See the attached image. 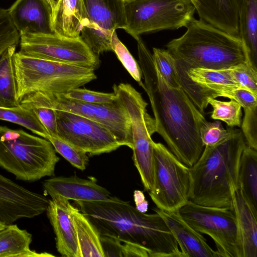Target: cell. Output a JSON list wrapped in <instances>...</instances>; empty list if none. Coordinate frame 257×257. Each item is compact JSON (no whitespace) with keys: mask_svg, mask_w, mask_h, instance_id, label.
I'll list each match as a JSON object with an SVG mask.
<instances>
[{"mask_svg":"<svg viewBox=\"0 0 257 257\" xmlns=\"http://www.w3.org/2000/svg\"><path fill=\"white\" fill-rule=\"evenodd\" d=\"M134 39L144 78L142 87L150 100L156 133L176 157L191 167L203 150L199 128L206 119L182 88H172L166 83L140 36Z\"/></svg>","mask_w":257,"mask_h":257,"instance_id":"1","label":"cell"},{"mask_svg":"<svg viewBox=\"0 0 257 257\" xmlns=\"http://www.w3.org/2000/svg\"><path fill=\"white\" fill-rule=\"evenodd\" d=\"M75 204L101 235L138 244L149 257H183L174 235L157 212L147 214L113 196Z\"/></svg>","mask_w":257,"mask_h":257,"instance_id":"2","label":"cell"},{"mask_svg":"<svg viewBox=\"0 0 257 257\" xmlns=\"http://www.w3.org/2000/svg\"><path fill=\"white\" fill-rule=\"evenodd\" d=\"M246 142L241 130L231 127L229 137L205 146L191 167L189 200L205 206L233 210L232 197L238 188L240 160Z\"/></svg>","mask_w":257,"mask_h":257,"instance_id":"3","label":"cell"},{"mask_svg":"<svg viewBox=\"0 0 257 257\" xmlns=\"http://www.w3.org/2000/svg\"><path fill=\"white\" fill-rule=\"evenodd\" d=\"M186 28L182 36L166 45L167 50L181 66L219 70L249 63L239 37L195 18Z\"/></svg>","mask_w":257,"mask_h":257,"instance_id":"4","label":"cell"},{"mask_svg":"<svg viewBox=\"0 0 257 257\" xmlns=\"http://www.w3.org/2000/svg\"><path fill=\"white\" fill-rule=\"evenodd\" d=\"M17 99L42 92L64 95L96 79L94 69L32 57L19 51L14 55Z\"/></svg>","mask_w":257,"mask_h":257,"instance_id":"5","label":"cell"},{"mask_svg":"<svg viewBox=\"0 0 257 257\" xmlns=\"http://www.w3.org/2000/svg\"><path fill=\"white\" fill-rule=\"evenodd\" d=\"M59 160L48 140L0 126V167L17 179L32 182L53 176Z\"/></svg>","mask_w":257,"mask_h":257,"instance_id":"6","label":"cell"},{"mask_svg":"<svg viewBox=\"0 0 257 257\" xmlns=\"http://www.w3.org/2000/svg\"><path fill=\"white\" fill-rule=\"evenodd\" d=\"M116 98L130 117L133 137V159L145 189L154 188V153L152 136L156 133L154 118L148 113V103L132 85L121 83L112 87Z\"/></svg>","mask_w":257,"mask_h":257,"instance_id":"7","label":"cell"},{"mask_svg":"<svg viewBox=\"0 0 257 257\" xmlns=\"http://www.w3.org/2000/svg\"><path fill=\"white\" fill-rule=\"evenodd\" d=\"M124 30L134 38L144 34L186 27L195 18L190 0H126Z\"/></svg>","mask_w":257,"mask_h":257,"instance_id":"8","label":"cell"},{"mask_svg":"<svg viewBox=\"0 0 257 257\" xmlns=\"http://www.w3.org/2000/svg\"><path fill=\"white\" fill-rule=\"evenodd\" d=\"M153 153L154 184L149 195L158 208L177 211L189 200V167L160 143L154 142Z\"/></svg>","mask_w":257,"mask_h":257,"instance_id":"9","label":"cell"},{"mask_svg":"<svg viewBox=\"0 0 257 257\" xmlns=\"http://www.w3.org/2000/svg\"><path fill=\"white\" fill-rule=\"evenodd\" d=\"M177 211L194 229L213 240L217 257H242L237 220L232 210L200 205L189 200Z\"/></svg>","mask_w":257,"mask_h":257,"instance_id":"10","label":"cell"},{"mask_svg":"<svg viewBox=\"0 0 257 257\" xmlns=\"http://www.w3.org/2000/svg\"><path fill=\"white\" fill-rule=\"evenodd\" d=\"M20 52L32 57L86 67L96 70L100 61L82 40L56 34L20 35Z\"/></svg>","mask_w":257,"mask_h":257,"instance_id":"11","label":"cell"},{"mask_svg":"<svg viewBox=\"0 0 257 257\" xmlns=\"http://www.w3.org/2000/svg\"><path fill=\"white\" fill-rule=\"evenodd\" d=\"M85 18L80 37L91 50L98 56L112 51V33L124 30L126 19L123 0H83Z\"/></svg>","mask_w":257,"mask_h":257,"instance_id":"12","label":"cell"},{"mask_svg":"<svg viewBox=\"0 0 257 257\" xmlns=\"http://www.w3.org/2000/svg\"><path fill=\"white\" fill-rule=\"evenodd\" d=\"M55 109L57 136L89 155L110 153L121 146L101 124L70 112Z\"/></svg>","mask_w":257,"mask_h":257,"instance_id":"13","label":"cell"},{"mask_svg":"<svg viewBox=\"0 0 257 257\" xmlns=\"http://www.w3.org/2000/svg\"><path fill=\"white\" fill-rule=\"evenodd\" d=\"M175 66L181 87L203 114L208 105L209 98H230L233 90L243 88L232 78L230 68L219 70L188 68L181 66L175 60Z\"/></svg>","mask_w":257,"mask_h":257,"instance_id":"14","label":"cell"},{"mask_svg":"<svg viewBox=\"0 0 257 257\" xmlns=\"http://www.w3.org/2000/svg\"><path fill=\"white\" fill-rule=\"evenodd\" d=\"M54 108L70 112L93 120L106 127L121 146L132 149L133 137L128 113L116 98L110 103H88L64 95L47 93Z\"/></svg>","mask_w":257,"mask_h":257,"instance_id":"15","label":"cell"},{"mask_svg":"<svg viewBox=\"0 0 257 257\" xmlns=\"http://www.w3.org/2000/svg\"><path fill=\"white\" fill-rule=\"evenodd\" d=\"M49 199L0 174V221L6 225L46 211Z\"/></svg>","mask_w":257,"mask_h":257,"instance_id":"16","label":"cell"},{"mask_svg":"<svg viewBox=\"0 0 257 257\" xmlns=\"http://www.w3.org/2000/svg\"><path fill=\"white\" fill-rule=\"evenodd\" d=\"M43 188L52 199L96 201L105 200L112 196L109 191L94 180L76 176L51 177L43 182Z\"/></svg>","mask_w":257,"mask_h":257,"instance_id":"17","label":"cell"},{"mask_svg":"<svg viewBox=\"0 0 257 257\" xmlns=\"http://www.w3.org/2000/svg\"><path fill=\"white\" fill-rule=\"evenodd\" d=\"M8 10L20 35L55 34L52 10L46 0H17Z\"/></svg>","mask_w":257,"mask_h":257,"instance_id":"18","label":"cell"},{"mask_svg":"<svg viewBox=\"0 0 257 257\" xmlns=\"http://www.w3.org/2000/svg\"><path fill=\"white\" fill-rule=\"evenodd\" d=\"M70 203L65 199H49L46 211L55 234L58 252L64 256L81 257Z\"/></svg>","mask_w":257,"mask_h":257,"instance_id":"19","label":"cell"},{"mask_svg":"<svg viewBox=\"0 0 257 257\" xmlns=\"http://www.w3.org/2000/svg\"><path fill=\"white\" fill-rule=\"evenodd\" d=\"M163 218L174 235L183 257H217L201 233L191 227L177 211L154 208Z\"/></svg>","mask_w":257,"mask_h":257,"instance_id":"20","label":"cell"},{"mask_svg":"<svg viewBox=\"0 0 257 257\" xmlns=\"http://www.w3.org/2000/svg\"><path fill=\"white\" fill-rule=\"evenodd\" d=\"M199 20L239 37L238 20L243 0H190Z\"/></svg>","mask_w":257,"mask_h":257,"instance_id":"21","label":"cell"},{"mask_svg":"<svg viewBox=\"0 0 257 257\" xmlns=\"http://www.w3.org/2000/svg\"><path fill=\"white\" fill-rule=\"evenodd\" d=\"M241 245L242 257H257V219L242 197L239 188L233 195Z\"/></svg>","mask_w":257,"mask_h":257,"instance_id":"22","label":"cell"},{"mask_svg":"<svg viewBox=\"0 0 257 257\" xmlns=\"http://www.w3.org/2000/svg\"><path fill=\"white\" fill-rule=\"evenodd\" d=\"M52 16L55 34L69 38L80 37L85 18L83 0H59Z\"/></svg>","mask_w":257,"mask_h":257,"instance_id":"23","label":"cell"},{"mask_svg":"<svg viewBox=\"0 0 257 257\" xmlns=\"http://www.w3.org/2000/svg\"><path fill=\"white\" fill-rule=\"evenodd\" d=\"M32 235L16 224H9L0 230V257H47L54 255L48 252L31 250Z\"/></svg>","mask_w":257,"mask_h":257,"instance_id":"24","label":"cell"},{"mask_svg":"<svg viewBox=\"0 0 257 257\" xmlns=\"http://www.w3.org/2000/svg\"><path fill=\"white\" fill-rule=\"evenodd\" d=\"M238 185L245 201L257 217V150L246 144L240 160Z\"/></svg>","mask_w":257,"mask_h":257,"instance_id":"25","label":"cell"},{"mask_svg":"<svg viewBox=\"0 0 257 257\" xmlns=\"http://www.w3.org/2000/svg\"><path fill=\"white\" fill-rule=\"evenodd\" d=\"M238 33L249 63L257 70V0H243L239 13Z\"/></svg>","mask_w":257,"mask_h":257,"instance_id":"26","label":"cell"},{"mask_svg":"<svg viewBox=\"0 0 257 257\" xmlns=\"http://www.w3.org/2000/svg\"><path fill=\"white\" fill-rule=\"evenodd\" d=\"M76 229L81 257H104L100 234L89 219L75 206L69 204Z\"/></svg>","mask_w":257,"mask_h":257,"instance_id":"27","label":"cell"},{"mask_svg":"<svg viewBox=\"0 0 257 257\" xmlns=\"http://www.w3.org/2000/svg\"><path fill=\"white\" fill-rule=\"evenodd\" d=\"M17 45L10 47L0 56V106L14 107L20 103L17 98L16 80L14 55Z\"/></svg>","mask_w":257,"mask_h":257,"instance_id":"28","label":"cell"},{"mask_svg":"<svg viewBox=\"0 0 257 257\" xmlns=\"http://www.w3.org/2000/svg\"><path fill=\"white\" fill-rule=\"evenodd\" d=\"M19 102L33 110L50 136H57L56 113L47 93H30L23 96Z\"/></svg>","mask_w":257,"mask_h":257,"instance_id":"29","label":"cell"},{"mask_svg":"<svg viewBox=\"0 0 257 257\" xmlns=\"http://www.w3.org/2000/svg\"><path fill=\"white\" fill-rule=\"evenodd\" d=\"M0 119L24 126L45 139L49 136L35 113L24 104L14 107L0 106Z\"/></svg>","mask_w":257,"mask_h":257,"instance_id":"30","label":"cell"},{"mask_svg":"<svg viewBox=\"0 0 257 257\" xmlns=\"http://www.w3.org/2000/svg\"><path fill=\"white\" fill-rule=\"evenodd\" d=\"M207 102L213 108L212 119L223 121L229 127L240 126L242 107L239 103L233 99L224 101L212 98H209Z\"/></svg>","mask_w":257,"mask_h":257,"instance_id":"31","label":"cell"},{"mask_svg":"<svg viewBox=\"0 0 257 257\" xmlns=\"http://www.w3.org/2000/svg\"><path fill=\"white\" fill-rule=\"evenodd\" d=\"M152 55L156 66L166 83L172 88H181L173 55L167 49L157 48H153Z\"/></svg>","mask_w":257,"mask_h":257,"instance_id":"32","label":"cell"},{"mask_svg":"<svg viewBox=\"0 0 257 257\" xmlns=\"http://www.w3.org/2000/svg\"><path fill=\"white\" fill-rule=\"evenodd\" d=\"M59 153L73 167L80 170L86 169L88 163L87 153L78 149L58 136H49L47 139Z\"/></svg>","mask_w":257,"mask_h":257,"instance_id":"33","label":"cell"},{"mask_svg":"<svg viewBox=\"0 0 257 257\" xmlns=\"http://www.w3.org/2000/svg\"><path fill=\"white\" fill-rule=\"evenodd\" d=\"M111 47L112 51L115 53L125 69L142 87L143 85L142 80L143 76L139 64L119 39L115 31H114L112 34Z\"/></svg>","mask_w":257,"mask_h":257,"instance_id":"34","label":"cell"},{"mask_svg":"<svg viewBox=\"0 0 257 257\" xmlns=\"http://www.w3.org/2000/svg\"><path fill=\"white\" fill-rule=\"evenodd\" d=\"M20 35L13 24L8 10L0 8V56L11 46L19 44Z\"/></svg>","mask_w":257,"mask_h":257,"instance_id":"35","label":"cell"},{"mask_svg":"<svg viewBox=\"0 0 257 257\" xmlns=\"http://www.w3.org/2000/svg\"><path fill=\"white\" fill-rule=\"evenodd\" d=\"M200 138L204 146H211L227 139L231 133V127L225 129L219 121L209 122L205 120L199 128Z\"/></svg>","mask_w":257,"mask_h":257,"instance_id":"36","label":"cell"},{"mask_svg":"<svg viewBox=\"0 0 257 257\" xmlns=\"http://www.w3.org/2000/svg\"><path fill=\"white\" fill-rule=\"evenodd\" d=\"M232 78L243 88L257 95V70L247 62L230 68Z\"/></svg>","mask_w":257,"mask_h":257,"instance_id":"37","label":"cell"},{"mask_svg":"<svg viewBox=\"0 0 257 257\" xmlns=\"http://www.w3.org/2000/svg\"><path fill=\"white\" fill-rule=\"evenodd\" d=\"M66 97L88 103H110L116 99L115 94L92 91L79 87L74 88L64 95Z\"/></svg>","mask_w":257,"mask_h":257,"instance_id":"38","label":"cell"},{"mask_svg":"<svg viewBox=\"0 0 257 257\" xmlns=\"http://www.w3.org/2000/svg\"><path fill=\"white\" fill-rule=\"evenodd\" d=\"M244 117L241 123V131L246 144L257 150V105L243 109Z\"/></svg>","mask_w":257,"mask_h":257,"instance_id":"39","label":"cell"},{"mask_svg":"<svg viewBox=\"0 0 257 257\" xmlns=\"http://www.w3.org/2000/svg\"><path fill=\"white\" fill-rule=\"evenodd\" d=\"M230 99L235 100L240 104L243 109L257 105V95L246 89H234L231 94Z\"/></svg>","mask_w":257,"mask_h":257,"instance_id":"40","label":"cell"},{"mask_svg":"<svg viewBox=\"0 0 257 257\" xmlns=\"http://www.w3.org/2000/svg\"><path fill=\"white\" fill-rule=\"evenodd\" d=\"M119 256L149 257V254L145 248L138 244L128 241L120 240Z\"/></svg>","mask_w":257,"mask_h":257,"instance_id":"41","label":"cell"},{"mask_svg":"<svg viewBox=\"0 0 257 257\" xmlns=\"http://www.w3.org/2000/svg\"><path fill=\"white\" fill-rule=\"evenodd\" d=\"M134 196L137 204L136 207L141 211L146 213L148 210V202L146 200L143 193L140 191H136Z\"/></svg>","mask_w":257,"mask_h":257,"instance_id":"42","label":"cell"},{"mask_svg":"<svg viewBox=\"0 0 257 257\" xmlns=\"http://www.w3.org/2000/svg\"><path fill=\"white\" fill-rule=\"evenodd\" d=\"M49 6H50L51 10H52V15L53 12L55 11L56 9L57 6L58 5V3L59 1V0H46Z\"/></svg>","mask_w":257,"mask_h":257,"instance_id":"43","label":"cell"},{"mask_svg":"<svg viewBox=\"0 0 257 257\" xmlns=\"http://www.w3.org/2000/svg\"><path fill=\"white\" fill-rule=\"evenodd\" d=\"M6 225L5 223L0 221V230L6 227Z\"/></svg>","mask_w":257,"mask_h":257,"instance_id":"44","label":"cell"},{"mask_svg":"<svg viewBox=\"0 0 257 257\" xmlns=\"http://www.w3.org/2000/svg\"><path fill=\"white\" fill-rule=\"evenodd\" d=\"M123 1H126V0H123Z\"/></svg>","mask_w":257,"mask_h":257,"instance_id":"45","label":"cell"}]
</instances>
